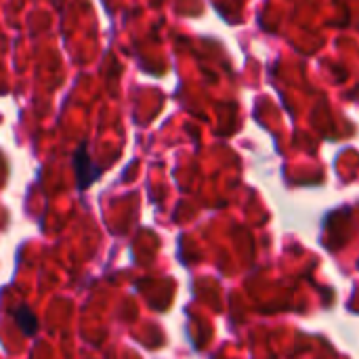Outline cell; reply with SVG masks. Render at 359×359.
Returning a JSON list of instances; mask_svg holds the SVG:
<instances>
[{
	"mask_svg": "<svg viewBox=\"0 0 359 359\" xmlns=\"http://www.w3.org/2000/svg\"><path fill=\"white\" fill-rule=\"evenodd\" d=\"M74 170H76V179H78L80 189H88L99 177V166L90 160L84 145H80L74 154Z\"/></svg>",
	"mask_w": 359,
	"mask_h": 359,
	"instance_id": "1",
	"label": "cell"
},
{
	"mask_svg": "<svg viewBox=\"0 0 359 359\" xmlns=\"http://www.w3.org/2000/svg\"><path fill=\"white\" fill-rule=\"evenodd\" d=\"M13 318H15L17 326L21 328V332H23L25 337H34V334L38 332V318L34 316V311H32L27 305H19V307L15 309Z\"/></svg>",
	"mask_w": 359,
	"mask_h": 359,
	"instance_id": "2",
	"label": "cell"
}]
</instances>
